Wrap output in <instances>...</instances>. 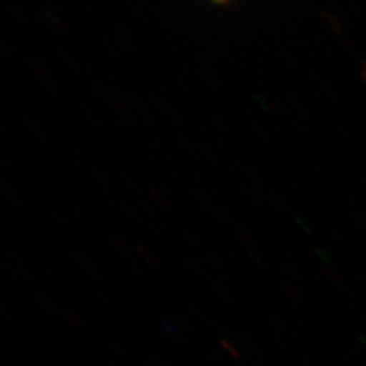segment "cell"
<instances>
[{
    "label": "cell",
    "mask_w": 366,
    "mask_h": 366,
    "mask_svg": "<svg viewBox=\"0 0 366 366\" xmlns=\"http://www.w3.org/2000/svg\"><path fill=\"white\" fill-rule=\"evenodd\" d=\"M322 17H324L327 25H328L331 29H333V31L337 34V36L345 37V31H343L342 21H340V19H339L335 13H331V11H325Z\"/></svg>",
    "instance_id": "obj_1"
},
{
    "label": "cell",
    "mask_w": 366,
    "mask_h": 366,
    "mask_svg": "<svg viewBox=\"0 0 366 366\" xmlns=\"http://www.w3.org/2000/svg\"><path fill=\"white\" fill-rule=\"evenodd\" d=\"M360 75H362V79L366 83V61L362 63V71H360Z\"/></svg>",
    "instance_id": "obj_2"
},
{
    "label": "cell",
    "mask_w": 366,
    "mask_h": 366,
    "mask_svg": "<svg viewBox=\"0 0 366 366\" xmlns=\"http://www.w3.org/2000/svg\"><path fill=\"white\" fill-rule=\"evenodd\" d=\"M215 5L217 6H232L234 2H223V0H222V2H215Z\"/></svg>",
    "instance_id": "obj_3"
}]
</instances>
